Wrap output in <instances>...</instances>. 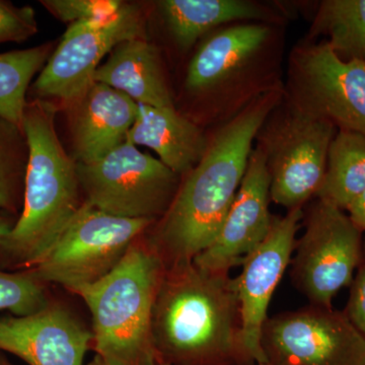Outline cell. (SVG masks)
Returning <instances> with one entry per match:
<instances>
[{
  "label": "cell",
  "instance_id": "83f0119b",
  "mask_svg": "<svg viewBox=\"0 0 365 365\" xmlns=\"http://www.w3.org/2000/svg\"><path fill=\"white\" fill-rule=\"evenodd\" d=\"M347 215L354 225L362 232H365V191L350 204L347 208Z\"/></svg>",
  "mask_w": 365,
  "mask_h": 365
},
{
  "label": "cell",
  "instance_id": "4dcf8cb0",
  "mask_svg": "<svg viewBox=\"0 0 365 365\" xmlns=\"http://www.w3.org/2000/svg\"><path fill=\"white\" fill-rule=\"evenodd\" d=\"M364 253H365V239H364Z\"/></svg>",
  "mask_w": 365,
  "mask_h": 365
},
{
  "label": "cell",
  "instance_id": "484cf974",
  "mask_svg": "<svg viewBox=\"0 0 365 365\" xmlns=\"http://www.w3.org/2000/svg\"><path fill=\"white\" fill-rule=\"evenodd\" d=\"M38 31L37 20L33 7L14 6L0 0V44L6 42H24Z\"/></svg>",
  "mask_w": 365,
  "mask_h": 365
},
{
  "label": "cell",
  "instance_id": "44dd1931",
  "mask_svg": "<svg viewBox=\"0 0 365 365\" xmlns=\"http://www.w3.org/2000/svg\"><path fill=\"white\" fill-rule=\"evenodd\" d=\"M365 191V137L338 130L329 150L325 177L316 198L347 210Z\"/></svg>",
  "mask_w": 365,
  "mask_h": 365
},
{
  "label": "cell",
  "instance_id": "cb8c5ba5",
  "mask_svg": "<svg viewBox=\"0 0 365 365\" xmlns=\"http://www.w3.org/2000/svg\"><path fill=\"white\" fill-rule=\"evenodd\" d=\"M48 304L43 283L30 271L7 272L0 269V312L25 317Z\"/></svg>",
  "mask_w": 365,
  "mask_h": 365
},
{
  "label": "cell",
  "instance_id": "52a82bcc",
  "mask_svg": "<svg viewBox=\"0 0 365 365\" xmlns=\"http://www.w3.org/2000/svg\"><path fill=\"white\" fill-rule=\"evenodd\" d=\"M284 98L337 130L365 137V63L343 61L324 41L302 38L288 53Z\"/></svg>",
  "mask_w": 365,
  "mask_h": 365
},
{
  "label": "cell",
  "instance_id": "d6a6232c",
  "mask_svg": "<svg viewBox=\"0 0 365 365\" xmlns=\"http://www.w3.org/2000/svg\"><path fill=\"white\" fill-rule=\"evenodd\" d=\"M157 365H170V364H158Z\"/></svg>",
  "mask_w": 365,
  "mask_h": 365
},
{
  "label": "cell",
  "instance_id": "7c38bea8",
  "mask_svg": "<svg viewBox=\"0 0 365 365\" xmlns=\"http://www.w3.org/2000/svg\"><path fill=\"white\" fill-rule=\"evenodd\" d=\"M262 349L270 365H365V338L345 313L313 306L268 318Z\"/></svg>",
  "mask_w": 365,
  "mask_h": 365
},
{
  "label": "cell",
  "instance_id": "277c9868",
  "mask_svg": "<svg viewBox=\"0 0 365 365\" xmlns=\"http://www.w3.org/2000/svg\"><path fill=\"white\" fill-rule=\"evenodd\" d=\"M55 116L53 103L41 98L26 102L23 129L29 158L23 210L0 242V258L14 268L35 267L81 206L78 162L62 148Z\"/></svg>",
  "mask_w": 365,
  "mask_h": 365
},
{
  "label": "cell",
  "instance_id": "e0dca14e",
  "mask_svg": "<svg viewBox=\"0 0 365 365\" xmlns=\"http://www.w3.org/2000/svg\"><path fill=\"white\" fill-rule=\"evenodd\" d=\"M73 132L76 162L101 160L126 141L138 105L121 91L93 83L74 103Z\"/></svg>",
  "mask_w": 365,
  "mask_h": 365
},
{
  "label": "cell",
  "instance_id": "6da1fadb",
  "mask_svg": "<svg viewBox=\"0 0 365 365\" xmlns=\"http://www.w3.org/2000/svg\"><path fill=\"white\" fill-rule=\"evenodd\" d=\"M283 95L284 88L269 93L207 132L203 158L182 177L151 241L165 266L193 261L215 242L244 179L257 132Z\"/></svg>",
  "mask_w": 365,
  "mask_h": 365
},
{
  "label": "cell",
  "instance_id": "7402d4cb",
  "mask_svg": "<svg viewBox=\"0 0 365 365\" xmlns=\"http://www.w3.org/2000/svg\"><path fill=\"white\" fill-rule=\"evenodd\" d=\"M51 56V45L0 53V117L23 128L31 81Z\"/></svg>",
  "mask_w": 365,
  "mask_h": 365
},
{
  "label": "cell",
  "instance_id": "9a60e30c",
  "mask_svg": "<svg viewBox=\"0 0 365 365\" xmlns=\"http://www.w3.org/2000/svg\"><path fill=\"white\" fill-rule=\"evenodd\" d=\"M93 332L63 307L48 304L25 317H0V350L29 365H83Z\"/></svg>",
  "mask_w": 365,
  "mask_h": 365
},
{
  "label": "cell",
  "instance_id": "3957f363",
  "mask_svg": "<svg viewBox=\"0 0 365 365\" xmlns=\"http://www.w3.org/2000/svg\"><path fill=\"white\" fill-rule=\"evenodd\" d=\"M287 26L240 21L220 26L193 50L182 81L192 110L205 130L230 121L259 98L284 88Z\"/></svg>",
  "mask_w": 365,
  "mask_h": 365
},
{
  "label": "cell",
  "instance_id": "4316f807",
  "mask_svg": "<svg viewBox=\"0 0 365 365\" xmlns=\"http://www.w3.org/2000/svg\"><path fill=\"white\" fill-rule=\"evenodd\" d=\"M345 314L365 338V264L352 281Z\"/></svg>",
  "mask_w": 365,
  "mask_h": 365
},
{
  "label": "cell",
  "instance_id": "8992f818",
  "mask_svg": "<svg viewBox=\"0 0 365 365\" xmlns=\"http://www.w3.org/2000/svg\"><path fill=\"white\" fill-rule=\"evenodd\" d=\"M337 131L330 122L300 111L283 95L255 138L270 176L271 201L289 211L316 198Z\"/></svg>",
  "mask_w": 365,
  "mask_h": 365
},
{
  "label": "cell",
  "instance_id": "8fae6325",
  "mask_svg": "<svg viewBox=\"0 0 365 365\" xmlns=\"http://www.w3.org/2000/svg\"><path fill=\"white\" fill-rule=\"evenodd\" d=\"M137 38H146V18L135 4H123L106 20L71 24L33 83L34 93L73 105L93 83L106 55Z\"/></svg>",
  "mask_w": 365,
  "mask_h": 365
},
{
  "label": "cell",
  "instance_id": "7a4b0ae2",
  "mask_svg": "<svg viewBox=\"0 0 365 365\" xmlns=\"http://www.w3.org/2000/svg\"><path fill=\"white\" fill-rule=\"evenodd\" d=\"M151 334L160 364L255 365L242 343L237 280L193 261L165 266Z\"/></svg>",
  "mask_w": 365,
  "mask_h": 365
},
{
  "label": "cell",
  "instance_id": "603a6c76",
  "mask_svg": "<svg viewBox=\"0 0 365 365\" xmlns=\"http://www.w3.org/2000/svg\"><path fill=\"white\" fill-rule=\"evenodd\" d=\"M28 158L24 129L0 117V210L9 215L23 206Z\"/></svg>",
  "mask_w": 365,
  "mask_h": 365
},
{
  "label": "cell",
  "instance_id": "4fadbf2b",
  "mask_svg": "<svg viewBox=\"0 0 365 365\" xmlns=\"http://www.w3.org/2000/svg\"><path fill=\"white\" fill-rule=\"evenodd\" d=\"M302 217L304 208L287 211L284 216H274L267 237L244 259L242 273L235 278L242 343L255 364H268L262 349V331L274 292L292 262L295 235Z\"/></svg>",
  "mask_w": 365,
  "mask_h": 365
},
{
  "label": "cell",
  "instance_id": "ba28073f",
  "mask_svg": "<svg viewBox=\"0 0 365 365\" xmlns=\"http://www.w3.org/2000/svg\"><path fill=\"white\" fill-rule=\"evenodd\" d=\"M153 222L119 217L83 202L44 258L29 271L40 282L57 283L73 292L111 272Z\"/></svg>",
  "mask_w": 365,
  "mask_h": 365
},
{
  "label": "cell",
  "instance_id": "d4e9b609",
  "mask_svg": "<svg viewBox=\"0 0 365 365\" xmlns=\"http://www.w3.org/2000/svg\"><path fill=\"white\" fill-rule=\"evenodd\" d=\"M41 4L59 20L71 25L111 18L124 4L119 0H46Z\"/></svg>",
  "mask_w": 365,
  "mask_h": 365
},
{
  "label": "cell",
  "instance_id": "ac0fdd59",
  "mask_svg": "<svg viewBox=\"0 0 365 365\" xmlns=\"http://www.w3.org/2000/svg\"><path fill=\"white\" fill-rule=\"evenodd\" d=\"M93 83L111 86L137 104L176 109L160 50L146 38L120 43L98 66Z\"/></svg>",
  "mask_w": 365,
  "mask_h": 365
},
{
  "label": "cell",
  "instance_id": "30bf717a",
  "mask_svg": "<svg viewBox=\"0 0 365 365\" xmlns=\"http://www.w3.org/2000/svg\"><path fill=\"white\" fill-rule=\"evenodd\" d=\"M304 232L295 245L292 277L313 306L332 307L335 295L351 284L361 261L362 230L345 211L314 198L304 207Z\"/></svg>",
  "mask_w": 365,
  "mask_h": 365
},
{
  "label": "cell",
  "instance_id": "1f68e13d",
  "mask_svg": "<svg viewBox=\"0 0 365 365\" xmlns=\"http://www.w3.org/2000/svg\"><path fill=\"white\" fill-rule=\"evenodd\" d=\"M255 365H270V364H255Z\"/></svg>",
  "mask_w": 365,
  "mask_h": 365
},
{
  "label": "cell",
  "instance_id": "2e32d148",
  "mask_svg": "<svg viewBox=\"0 0 365 365\" xmlns=\"http://www.w3.org/2000/svg\"><path fill=\"white\" fill-rule=\"evenodd\" d=\"M158 19L174 47L188 54L220 26L240 21L278 24L292 21L283 1L259 0H160Z\"/></svg>",
  "mask_w": 365,
  "mask_h": 365
},
{
  "label": "cell",
  "instance_id": "5bb4252c",
  "mask_svg": "<svg viewBox=\"0 0 365 365\" xmlns=\"http://www.w3.org/2000/svg\"><path fill=\"white\" fill-rule=\"evenodd\" d=\"M270 176L263 153L254 145L234 203L215 242L193 262L213 272H230L267 237L272 227Z\"/></svg>",
  "mask_w": 365,
  "mask_h": 365
},
{
  "label": "cell",
  "instance_id": "836d02e7",
  "mask_svg": "<svg viewBox=\"0 0 365 365\" xmlns=\"http://www.w3.org/2000/svg\"><path fill=\"white\" fill-rule=\"evenodd\" d=\"M0 365H2V364H0Z\"/></svg>",
  "mask_w": 365,
  "mask_h": 365
},
{
  "label": "cell",
  "instance_id": "9c48e42d",
  "mask_svg": "<svg viewBox=\"0 0 365 365\" xmlns=\"http://www.w3.org/2000/svg\"><path fill=\"white\" fill-rule=\"evenodd\" d=\"M78 175L85 202L119 217L153 222L167 212L182 181L127 140L101 160L78 163Z\"/></svg>",
  "mask_w": 365,
  "mask_h": 365
},
{
  "label": "cell",
  "instance_id": "f546056e",
  "mask_svg": "<svg viewBox=\"0 0 365 365\" xmlns=\"http://www.w3.org/2000/svg\"><path fill=\"white\" fill-rule=\"evenodd\" d=\"M88 365H109L107 362L104 361L101 357L97 356L93 359V361L91 362Z\"/></svg>",
  "mask_w": 365,
  "mask_h": 365
},
{
  "label": "cell",
  "instance_id": "5b68a950",
  "mask_svg": "<svg viewBox=\"0 0 365 365\" xmlns=\"http://www.w3.org/2000/svg\"><path fill=\"white\" fill-rule=\"evenodd\" d=\"M165 265L155 249L133 242L102 279L74 290L93 318V341L109 365H157L151 321Z\"/></svg>",
  "mask_w": 365,
  "mask_h": 365
},
{
  "label": "cell",
  "instance_id": "d6986e66",
  "mask_svg": "<svg viewBox=\"0 0 365 365\" xmlns=\"http://www.w3.org/2000/svg\"><path fill=\"white\" fill-rule=\"evenodd\" d=\"M137 105L135 122L126 140L155 151L158 160L179 176L188 174L205 153L207 131L177 109Z\"/></svg>",
  "mask_w": 365,
  "mask_h": 365
},
{
  "label": "cell",
  "instance_id": "ffe728a7",
  "mask_svg": "<svg viewBox=\"0 0 365 365\" xmlns=\"http://www.w3.org/2000/svg\"><path fill=\"white\" fill-rule=\"evenodd\" d=\"M304 38L322 40L343 61L365 63V0L314 2Z\"/></svg>",
  "mask_w": 365,
  "mask_h": 365
},
{
  "label": "cell",
  "instance_id": "f1b7e54d",
  "mask_svg": "<svg viewBox=\"0 0 365 365\" xmlns=\"http://www.w3.org/2000/svg\"><path fill=\"white\" fill-rule=\"evenodd\" d=\"M14 223L9 216L0 215V242L6 237L13 230Z\"/></svg>",
  "mask_w": 365,
  "mask_h": 365
}]
</instances>
